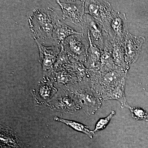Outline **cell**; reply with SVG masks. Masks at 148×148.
<instances>
[{
	"label": "cell",
	"instance_id": "obj_16",
	"mask_svg": "<svg viewBox=\"0 0 148 148\" xmlns=\"http://www.w3.org/2000/svg\"><path fill=\"white\" fill-rule=\"evenodd\" d=\"M129 108L134 119L148 121V114L145 110L140 108L129 107Z\"/></svg>",
	"mask_w": 148,
	"mask_h": 148
},
{
	"label": "cell",
	"instance_id": "obj_5",
	"mask_svg": "<svg viewBox=\"0 0 148 148\" xmlns=\"http://www.w3.org/2000/svg\"><path fill=\"white\" fill-rule=\"evenodd\" d=\"M56 1L62 10L63 20L81 27L85 14L84 1H68L64 3Z\"/></svg>",
	"mask_w": 148,
	"mask_h": 148
},
{
	"label": "cell",
	"instance_id": "obj_13",
	"mask_svg": "<svg viewBox=\"0 0 148 148\" xmlns=\"http://www.w3.org/2000/svg\"><path fill=\"white\" fill-rule=\"evenodd\" d=\"M55 88L51 84L41 82L37 85L34 89L35 94L44 101L48 100L55 93Z\"/></svg>",
	"mask_w": 148,
	"mask_h": 148
},
{
	"label": "cell",
	"instance_id": "obj_15",
	"mask_svg": "<svg viewBox=\"0 0 148 148\" xmlns=\"http://www.w3.org/2000/svg\"><path fill=\"white\" fill-rule=\"evenodd\" d=\"M125 82L116 88L106 94L105 98L118 100L122 104L126 105L124 94V86Z\"/></svg>",
	"mask_w": 148,
	"mask_h": 148
},
{
	"label": "cell",
	"instance_id": "obj_10",
	"mask_svg": "<svg viewBox=\"0 0 148 148\" xmlns=\"http://www.w3.org/2000/svg\"><path fill=\"white\" fill-rule=\"evenodd\" d=\"M73 93L84 106H86L92 111L96 110L100 107L101 103L99 100L88 89L80 88L73 90Z\"/></svg>",
	"mask_w": 148,
	"mask_h": 148
},
{
	"label": "cell",
	"instance_id": "obj_6",
	"mask_svg": "<svg viewBox=\"0 0 148 148\" xmlns=\"http://www.w3.org/2000/svg\"><path fill=\"white\" fill-rule=\"evenodd\" d=\"M145 40L144 37L134 36L129 32L125 36L123 47L125 61L127 66L134 64L138 60Z\"/></svg>",
	"mask_w": 148,
	"mask_h": 148
},
{
	"label": "cell",
	"instance_id": "obj_4",
	"mask_svg": "<svg viewBox=\"0 0 148 148\" xmlns=\"http://www.w3.org/2000/svg\"><path fill=\"white\" fill-rule=\"evenodd\" d=\"M102 24L112 40L119 42H123L129 32L125 13L114 11Z\"/></svg>",
	"mask_w": 148,
	"mask_h": 148
},
{
	"label": "cell",
	"instance_id": "obj_3",
	"mask_svg": "<svg viewBox=\"0 0 148 148\" xmlns=\"http://www.w3.org/2000/svg\"><path fill=\"white\" fill-rule=\"evenodd\" d=\"M81 27L83 34L87 37L88 41L103 51L110 36L101 22L85 14Z\"/></svg>",
	"mask_w": 148,
	"mask_h": 148
},
{
	"label": "cell",
	"instance_id": "obj_9",
	"mask_svg": "<svg viewBox=\"0 0 148 148\" xmlns=\"http://www.w3.org/2000/svg\"><path fill=\"white\" fill-rule=\"evenodd\" d=\"M77 32L66 24L61 22L59 18L56 21L53 35V40L56 45H61L64 40L70 36L81 34Z\"/></svg>",
	"mask_w": 148,
	"mask_h": 148
},
{
	"label": "cell",
	"instance_id": "obj_1",
	"mask_svg": "<svg viewBox=\"0 0 148 148\" xmlns=\"http://www.w3.org/2000/svg\"><path fill=\"white\" fill-rule=\"evenodd\" d=\"M58 18L55 11L51 8L34 10L29 21L35 40H53L55 24Z\"/></svg>",
	"mask_w": 148,
	"mask_h": 148
},
{
	"label": "cell",
	"instance_id": "obj_17",
	"mask_svg": "<svg viewBox=\"0 0 148 148\" xmlns=\"http://www.w3.org/2000/svg\"><path fill=\"white\" fill-rule=\"evenodd\" d=\"M115 114V112L114 111H112L108 116L99 120L95 125V129L92 131L93 133L99 130H103V129L106 128L112 118Z\"/></svg>",
	"mask_w": 148,
	"mask_h": 148
},
{
	"label": "cell",
	"instance_id": "obj_11",
	"mask_svg": "<svg viewBox=\"0 0 148 148\" xmlns=\"http://www.w3.org/2000/svg\"><path fill=\"white\" fill-rule=\"evenodd\" d=\"M90 46L88 49V55L87 61L84 66L92 71H99L101 67V58L103 51L98 47L93 45L89 41Z\"/></svg>",
	"mask_w": 148,
	"mask_h": 148
},
{
	"label": "cell",
	"instance_id": "obj_14",
	"mask_svg": "<svg viewBox=\"0 0 148 148\" xmlns=\"http://www.w3.org/2000/svg\"><path fill=\"white\" fill-rule=\"evenodd\" d=\"M54 119L56 121L61 122L65 123L69 127H71L78 132H82L86 135H88L90 138H92V135L94 134L93 132L90 131L87 126L77 122L63 119L58 117H56Z\"/></svg>",
	"mask_w": 148,
	"mask_h": 148
},
{
	"label": "cell",
	"instance_id": "obj_2",
	"mask_svg": "<svg viewBox=\"0 0 148 148\" xmlns=\"http://www.w3.org/2000/svg\"><path fill=\"white\" fill-rule=\"evenodd\" d=\"M89 46L87 37L83 33L70 36L61 44V47L69 56L84 65L88 58Z\"/></svg>",
	"mask_w": 148,
	"mask_h": 148
},
{
	"label": "cell",
	"instance_id": "obj_7",
	"mask_svg": "<svg viewBox=\"0 0 148 148\" xmlns=\"http://www.w3.org/2000/svg\"><path fill=\"white\" fill-rule=\"evenodd\" d=\"M84 12L101 24L114 11L110 3L105 1H84Z\"/></svg>",
	"mask_w": 148,
	"mask_h": 148
},
{
	"label": "cell",
	"instance_id": "obj_12",
	"mask_svg": "<svg viewBox=\"0 0 148 148\" xmlns=\"http://www.w3.org/2000/svg\"><path fill=\"white\" fill-rule=\"evenodd\" d=\"M112 55L115 64L119 68L128 71L129 66L125 61L123 43L112 40Z\"/></svg>",
	"mask_w": 148,
	"mask_h": 148
},
{
	"label": "cell",
	"instance_id": "obj_8",
	"mask_svg": "<svg viewBox=\"0 0 148 148\" xmlns=\"http://www.w3.org/2000/svg\"><path fill=\"white\" fill-rule=\"evenodd\" d=\"M36 42L39 51V62L42 66L43 71L47 73L53 69L61 52V45L46 47L37 40Z\"/></svg>",
	"mask_w": 148,
	"mask_h": 148
}]
</instances>
